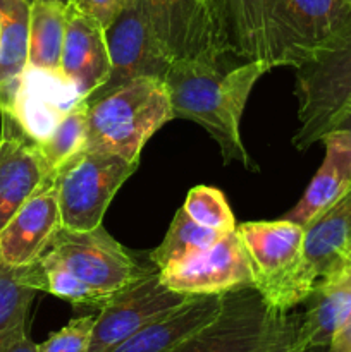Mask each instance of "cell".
<instances>
[{
    "instance_id": "6da1fadb",
    "label": "cell",
    "mask_w": 351,
    "mask_h": 352,
    "mask_svg": "<svg viewBox=\"0 0 351 352\" xmlns=\"http://www.w3.org/2000/svg\"><path fill=\"white\" fill-rule=\"evenodd\" d=\"M350 34L348 0H198L195 60L296 69Z\"/></svg>"
},
{
    "instance_id": "7a4b0ae2",
    "label": "cell",
    "mask_w": 351,
    "mask_h": 352,
    "mask_svg": "<svg viewBox=\"0 0 351 352\" xmlns=\"http://www.w3.org/2000/svg\"><path fill=\"white\" fill-rule=\"evenodd\" d=\"M270 69L262 62H243L222 72L220 67L195 58L171 64L164 78L174 119L202 126L219 144L226 164L240 162L257 170L241 140V119L250 93Z\"/></svg>"
},
{
    "instance_id": "3957f363",
    "label": "cell",
    "mask_w": 351,
    "mask_h": 352,
    "mask_svg": "<svg viewBox=\"0 0 351 352\" xmlns=\"http://www.w3.org/2000/svg\"><path fill=\"white\" fill-rule=\"evenodd\" d=\"M86 105V150L129 162H140L147 141L174 119L171 95L162 78H136Z\"/></svg>"
},
{
    "instance_id": "277c9868",
    "label": "cell",
    "mask_w": 351,
    "mask_h": 352,
    "mask_svg": "<svg viewBox=\"0 0 351 352\" xmlns=\"http://www.w3.org/2000/svg\"><path fill=\"white\" fill-rule=\"evenodd\" d=\"M299 315L270 308L255 287L229 291L219 315L172 352H292Z\"/></svg>"
},
{
    "instance_id": "5b68a950",
    "label": "cell",
    "mask_w": 351,
    "mask_h": 352,
    "mask_svg": "<svg viewBox=\"0 0 351 352\" xmlns=\"http://www.w3.org/2000/svg\"><path fill=\"white\" fill-rule=\"evenodd\" d=\"M236 230L250 258L253 287L265 302L284 313L305 302L313 285L303 272V227L282 219L244 222Z\"/></svg>"
},
{
    "instance_id": "8992f818",
    "label": "cell",
    "mask_w": 351,
    "mask_h": 352,
    "mask_svg": "<svg viewBox=\"0 0 351 352\" xmlns=\"http://www.w3.org/2000/svg\"><path fill=\"white\" fill-rule=\"evenodd\" d=\"M296 150L305 151L334 129L351 105V34L330 50L296 67Z\"/></svg>"
},
{
    "instance_id": "52a82bcc",
    "label": "cell",
    "mask_w": 351,
    "mask_h": 352,
    "mask_svg": "<svg viewBox=\"0 0 351 352\" xmlns=\"http://www.w3.org/2000/svg\"><path fill=\"white\" fill-rule=\"evenodd\" d=\"M140 162L102 151L81 150L54 170L62 227L92 230L102 226L110 201Z\"/></svg>"
},
{
    "instance_id": "ba28073f",
    "label": "cell",
    "mask_w": 351,
    "mask_h": 352,
    "mask_svg": "<svg viewBox=\"0 0 351 352\" xmlns=\"http://www.w3.org/2000/svg\"><path fill=\"white\" fill-rule=\"evenodd\" d=\"M47 251L79 280L109 298L148 270L147 267H141L103 226L92 230L62 227Z\"/></svg>"
},
{
    "instance_id": "9c48e42d",
    "label": "cell",
    "mask_w": 351,
    "mask_h": 352,
    "mask_svg": "<svg viewBox=\"0 0 351 352\" xmlns=\"http://www.w3.org/2000/svg\"><path fill=\"white\" fill-rule=\"evenodd\" d=\"M193 296L179 294L162 282L157 267L112 296L95 318L88 352H110L141 329L181 308Z\"/></svg>"
},
{
    "instance_id": "30bf717a",
    "label": "cell",
    "mask_w": 351,
    "mask_h": 352,
    "mask_svg": "<svg viewBox=\"0 0 351 352\" xmlns=\"http://www.w3.org/2000/svg\"><path fill=\"white\" fill-rule=\"evenodd\" d=\"M110 57V74L95 93L85 98L92 103L116 91L136 78L167 76L172 60L164 54L153 26L150 23L143 0H131L129 6L105 30Z\"/></svg>"
},
{
    "instance_id": "8fae6325",
    "label": "cell",
    "mask_w": 351,
    "mask_h": 352,
    "mask_svg": "<svg viewBox=\"0 0 351 352\" xmlns=\"http://www.w3.org/2000/svg\"><path fill=\"white\" fill-rule=\"evenodd\" d=\"M160 278L169 289L184 296L226 294L253 287L250 258L237 230L224 234L198 256L160 272Z\"/></svg>"
},
{
    "instance_id": "7c38bea8",
    "label": "cell",
    "mask_w": 351,
    "mask_h": 352,
    "mask_svg": "<svg viewBox=\"0 0 351 352\" xmlns=\"http://www.w3.org/2000/svg\"><path fill=\"white\" fill-rule=\"evenodd\" d=\"M83 95L62 71H45L26 65L9 113L24 134L36 144L52 136L69 110L83 102Z\"/></svg>"
},
{
    "instance_id": "4fadbf2b",
    "label": "cell",
    "mask_w": 351,
    "mask_h": 352,
    "mask_svg": "<svg viewBox=\"0 0 351 352\" xmlns=\"http://www.w3.org/2000/svg\"><path fill=\"white\" fill-rule=\"evenodd\" d=\"M61 229L58 195L50 174L0 230V263L14 268L33 263Z\"/></svg>"
},
{
    "instance_id": "5bb4252c",
    "label": "cell",
    "mask_w": 351,
    "mask_h": 352,
    "mask_svg": "<svg viewBox=\"0 0 351 352\" xmlns=\"http://www.w3.org/2000/svg\"><path fill=\"white\" fill-rule=\"evenodd\" d=\"M0 230L52 174L40 146L9 113H0Z\"/></svg>"
},
{
    "instance_id": "9a60e30c",
    "label": "cell",
    "mask_w": 351,
    "mask_h": 352,
    "mask_svg": "<svg viewBox=\"0 0 351 352\" xmlns=\"http://www.w3.org/2000/svg\"><path fill=\"white\" fill-rule=\"evenodd\" d=\"M305 313L299 316L292 352H310L329 347L351 315V263L319 278L305 299Z\"/></svg>"
},
{
    "instance_id": "2e32d148",
    "label": "cell",
    "mask_w": 351,
    "mask_h": 352,
    "mask_svg": "<svg viewBox=\"0 0 351 352\" xmlns=\"http://www.w3.org/2000/svg\"><path fill=\"white\" fill-rule=\"evenodd\" d=\"M61 71L74 82L83 98L95 93L110 74L105 28L74 3H67Z\"/></svg>"
},
{
    "instance_id": "e0dca14e",
    "label": "cell",
    "mask_w": 351,
    "mask_h": 352,
    "mask_svg": "<svg viewBox=\"0 0 351 352\" xmlns=\"http://www.w3.org/2000/svg\"><path fill=\"white\" fill-rule=\"evenodd\" d=\"M303 230V272L306 280L315 285L351 253V186Z\"/></svg>"
},
{
    "instance_id": "ac0fdd59",
    "label": "cell",
    "mask_w": 351,
    "mask_h": 352,
    "mask_svg": "<svg viewBox=\"0 0 351 352\" xmlns=\"http://www.w3.org/2000/svg\"><path fill=\"white\" fill-rule=\"evenodd\" d=\"M323 162L299 201L284 215L286 220L305 227L329 208L351 186V143L346 134L334 129L322 138Z\"/></svg>"
},
{
    "instance_id": "d6986e66",
    "label": "cell",
    "mask_w": 351,
    "mask_h": 352,
    "mask_svg": "<svg viewBox=\"0 0 351 352\" xmlns=\"http://www.w3.org/2000/svg\"><path fill=\"white\" fill-rule=\"evenodd\" d=\"M222 298L224 294L193 296L181 308L155 320L110 352H172L219 315Z\"/></svg>"
},
{
    "instance_id": "ffe728a7",
    "label": "cell",
    "mask_w": 351,
    "mask_h": 352,
    "mask_svg": "<svg viewBox=\"0 0 351 352\" xmlns=\"http://www.w3.org/2000/svg\"><path fill=\"white\" fill-rule=\"evenodd\" d=\"M30 6L28 0H0V110L10 107L28 65Z\"/></svg>"
},
{
    "instance_id": "44dd1931",
    "label": "cell",
    "mask_w": 351,
    "mask_h": 352,
    "mask_svg": "<svg viewBox=\"0 0 351 352\" xmlns=\"http://www.w3.org/2000/svg\"><path fill=\"white\" fill-rule=\"evenodd\" d=\"M155 36L174 60L195 58L198 0H143Z\"/></svg>"
},
{
    "instance_id": "7402d4cb",
    "label": "cell",
    "mask_w": 351,
    "mask_h": 352,
    "mask_svg": "<svg viewBox=\"0 0 351 352\" xmlns=\"http://www.w3.org/2000/svg\"><path fill=\"white\" fill-rule=\"evenodd\" d=\"M67 28V3L36 0L30 6L28 65L45 71H61V57Z\"/></svg>"
},
{
    "instance_id": "603a6c76",
    "label": "cell",
    "mask_w": 351,
    "mask_h": 352,
    "mask_svg": "<svg viewBox=\"0 0 351 352\" xmlns=\"http://www.w3.org/2000/svg\"><path fill=\"white\" fill-rule=\"evenodd\" d=\"M19 268V277L24 285L43 291L74 306H89L100 309L112 296H105L79 280L57 258L45 251L36 261Z\"/></svg>"
},
{
    "instance_id": "cb8c5ba5",
    "label": "cell",
    "mask_w": 351,
    "mask_h": 352,
    "mask_svg": "<svg viewBox=\"0 0 351 352\" xmlns=\"http://www.w3.org/2000/svg\"><path fill=\"white\" fill-rule=\"evenodd\" d=\"M224 234L198 226L182 208L176 212L162 243L150 253L153 267L164 272L174 268L209 250Z\"/></svg>"
},
{
    "instance_id": "d4e9b609",
    "label": "cell",
    "mask_w": 351,
    "mask_h": 352,
    "mask_svg": "<svg viewBox=\"0 0 351 352\" xmlns=\"http://www.w3.org/2000/svg\"><path fill=\"white\" fill-rule=\"evenodd\" d=\"M36 292L23 284L19 268L0 263V352L28 333V315Z\"/></svg>"
},
{
    "instance_id": "484cf974",
    "label": "cell",
    "mask_w": 351,
    "mask_h": 352,
    "mask_svg": "<svg viewBox=\"0 0 351 352\" xmlns=\"http://www.w3.org/2000/svg\"><path fill=\"white\" fill-rule=\"evenodd\" d=\"M86 113H88V105L83 100L81 103H78L74 109L65 113V117L61 120L57 129L52 133V136L45 143L38 144L52 172L57 170L69 158H72L86 148V140H88Z\"/></svg>"
},
{
    "instance_id": "4316f807",
    "label": "cell",
    "mask_w": 351,
    "mask_h": 352,
    "mask_svg": "<svg viewBox=\"0 0 351 352\" xmlns=\"http://www.w3.org/2000/svg\"><path fill=\"white\" fill-rule=\"evenodd\" d=\"M182 210L198 226L215 232L229 234L237 227L224 192L212 186H195L189 189Z\"/></svg>"
},
{
    "instance_id": "83f0119b",
    "label": "cell",
    "mask_w": 351,
    "mask_h": 352,
    "mask_svg": "<svg viewBox=\"0 0 351 352\" xmlns=\"http://www.w3.org/2000/svg\"><path fill=\"white\" fill-rule=\"evenodd\" d=\"M96 315L72 318L65 327L36 344V352H88Z\"/></svg>"
},
{
    "instance_id": "f1b7e54d",
    "label": "cell",
    "mask_w": 351,
    "mask_h": 352,
    "mask_svg": "<svg viewBox=\"0 0 351 352\" xmlns=\"http://www.w3.org/2000/svg\"><path fill=\"white\" fill-rule=\"evenodd\" d=\"M131 0H79L78 6L83 12L95 17L103 28H109L112 21L129 6Z\"/></svg>"
},
{
    "instance_id": "f546056e",
    "label": "cell",
    "mask_w": 351,
    "mask_h": 352,
    "mask_svg": "<svg viewBox=\"0 0 351 352\" xmlns=\"http://www.w3.org/2000/svg\"><path fill=\"white\" fill-rule=\"evenodd\" d=\"M327 352H351V315L339 333L334 337L330 346L327 347Z\"/></svg>"
},
{
    "instance_id": "4dcf8cb0",
    "label": "cell",
    "mask_w": 351,
    "mask_h": 352,
    "mask_svg": "<svg viewBox=\"0 0 351 352\" xmlns=\"http://www.w3.org/2000/svg\"><path fill=\"white\" fill-rule=\"evenodd\" d=\"M334 129H337V131H341V133L346 134V138L350 140V143H351V105L344 110L343 116L339 117V120H337L336 126H334Z\"/></svg>"
},
{
    "instance_id": "1f68e13d",
    "label": "cell",
    "mask_w": 351,
    "mask_h": 352,
    "mask_svg": "<svg viewBox=\"0 0 351 352\" xmlns=\"http://www.w3.org/2000/svg\"><path fill=\"white\" fill-rule=\"evenodd\" d=\"M7 352H36V344H34L33 340L30 339V336L26 333V336L21 337L17 342H14Z\"/></svg>"
},
{
    "instance_id": "d6a6232c",
    "label": "cell",
    "mask_w": 351,
    "mask_h": 352,
    "mask_svg": "<svg viewBox=\"0 0 351 352\" xmlns=\"http://www.w3.org/2000/svg\"><path fill=\"white\" fill-rule=\"evenodd\" d=\"M28 2H30V3H33V2H36V0H28ZM58 2H64V3H67V0H58Z\"/></svg>"
},
{
    "instance_id": "836d02e7",
    "label": "cell",
    "mask_w": 351,
    "mask_h": 352,
    "mask_svg": "<svg viewBox=\"0 0 351 352\" xmlns=\"http://www.w3.org/2000/svg\"><path fill=\"white\" fill-rule=\"evenodd\" d=\"M79 0H67V3H78Z\"/></svg>"
},
{
    "instance_id": "e575fe53",
    "label": "cell",
    "mask_w": 351,
    "mask_h": 352,
    "mask_svg": "<svg viewBox=\"0 0 351 352\" xmlns=\"http://www.w3.org/2000/svg\"><path fill=\"white\" fill-rule=\"evenodd\" d=\"M348 261H350V263H351V253H350V256H348Z\"/></svg>"
},
{
    "instance_id": "d590c367",
    "label": "cell",
    "mask_w": 351,
    "mask_h": 352,
    "mask_svg": "<svg viewBox=\"0 0 351 352\" xmlns=\"http://www.w3.org/2000/svg\"><path fill=\"white\" fill-rule=\"evenodd\" d=\"M348 2H351V0H348Z\"/></svg>"
}]
</instances>
